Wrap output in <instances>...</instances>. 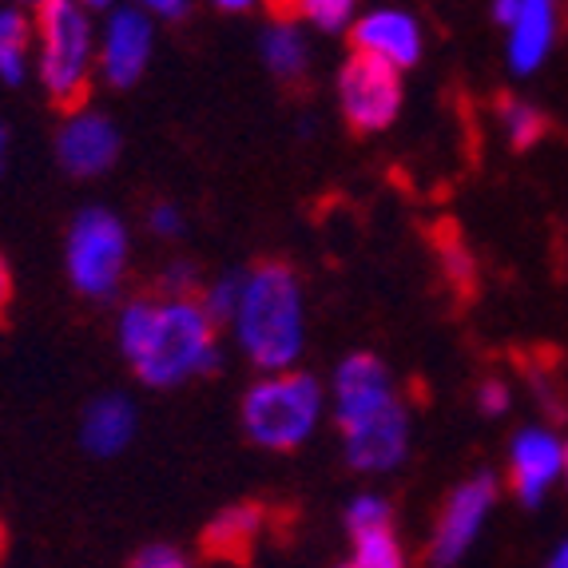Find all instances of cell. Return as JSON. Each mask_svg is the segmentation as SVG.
<instances>
[{
    "instance_id": "cell-11",
    "label": "cell",
    "mask_w": 568,
    "mask_h": 568,
    "mask_svg": "<svg viewBox=\"0 0 568 568\" xmlns=\"http://www.w3.org/2000/svg\"><path fill=\"white\" fill-rule=\"evenodd\" d=\"M57 155L68 175L92 180V175H104L115 163V155H120V135H115L112 120H104V115L77 112V115H68V123L60 128Z\"/></svg>"
},
{
    "instance_id": "cell-28",
    "label": "cell",
    "mask_w": 568,
    "mask_h": 568,
    "mask_svg": "<svg viewBox=\"0 0 568 568\" xmlns=\"http://www.w3.org/2000/svg\"><path fill=\"white\" fill-rule=\"evenodd\" d=\"M12 294H17V278H12V266L0 251V323H9V311H12Z\"/></svg>"
},
{
    "instance_id": "cell-18",
    "label": "cell",
    "mask_w": 568,
    "mask_h": 568,
    "mask_svg": "<svg viewBox=\"0 0 568 568\" xmlns=\"http://www.w3.org/2000/svg\"><path fill=\"white\" fill-rule=\"evenodd\" d=\"M29 32H32V24L24 20V12L0 9V80H4V84H20V80H24Z\"/></svg>"
},
{
    "instance_id": "cell-12",
    "label": "cell",
    "mask_w": 568,
    "mask_h": 568,
    "mask_svg": "<svg viewBox=\"0 0 568 568\" xmlns=\"http://www.w3.org/2000/svg\"><path fill=\"white\" fill-rule=\"evenodd\" d=\"M148 52H152V20L140 9H120L108 20L104 52H100L108 84L132 88L140 80L143 64H148Z\"/></svg>"
},
{
    "instance_id": "cell-29",
    "label": "cell",
    "mask_w": 568,
    "mask_h": 568,
    "mask_svg": "<svg viewBox=\"0 0 568 568\" xmlns=\"http://www.w3.org/2000/svg\"><path fill=\"white\" fill-rule=\"evenodd\" d=\"M266 12H271L275 24H294L303 17V0H266Z\"/></svg>"
},
{
    "instance_id": "cell-9",
    "label": "cell",
    "mask_w": 568,
    "mask_h": 568,
    "mask_svg": "<svg viewBox=\"0 0 568 568\" xmlns=\"http://www.w3.org/2000/svg\"><path fill=\"white\" fill-rule=\"evenodd\" d=\"M266 525H271V505L266 501H239L211 517L207 529L200 537V549L215 565H235L246 568L255 560L258 540H263Z\"/></svg>"
},
{
    "instance_id": "cell-16",
    "label": "cell",
    "mask_w": 568,
    "mask_h": 568,
    "mask_svg": "<svg viewBox=\"0 0 568 568\" xmlns=\"http://www.w3.org/2000/svg\"><path fill=\"white\" fill-rule=\"evenodd\" d=\"M263 57L286 88H298L306 80V40L294 32V24H275L266 32Z\"/></svg>"
},
{
    "instance_id": "cell-15",
    "label": "cell",
    "mask_w": 568,
    "mask_h": 568,
    "mask_svg": "<svg viewBox=\"0 0 568 568\" xmlns=\"http://www.w3.org/2000/svg\"><path fill=\"white\" fill-rule=\"evenodd\" d=\"M132 434H135V409L128 398L108 394V398H95L92 406H88L84 429H80L88 454H95V457L120 454V449L132 442Z\"/></svg>"
},
{
    "instance_id": "cell-27",
    "label": "cell",
    "mask_w": 568,
    "mask_h": 568,
    "mask_svg": "<svg viewBox=\"0 0 568 568\" xmlns=\"http://www.w3.org/2000/svg\"><path fill=\"white\" fill-rule=\"evenodd\" d=\"M148 223H152L155 235H180V211L171 207V203H160V207H152Z\"/></svg>"
},
{
    "instance_id": "cell-20",
    "label": "cell",
    "mask_w": 568,
    "mask_h": 568,
    "mask_svg": "<svg viewBox=\"0 0 568 568\" xmlns=\"http://www.w3.org/2000/svg\"><path fill=\"white\" fill-rule=\"evenodd\" d=\"M437 258H442V271H446V283L462 294H474L477 291V258L465 251L457 239L437 246Z\"/></svg>"
},
{
    "instance_id": "cell-21",
    "label": "cell",
    "mask_w": 568,
    "mask_h": 568,
    "mask_svg": "<svg viewBox=\"0 0 568 568\" xmlns=\"http://www.w3.org/2000/svg\"><path fill=\"white\" fill-rule=\"evenodd\" d=\"M378 525H394V513H389L386 497H374V493L354 497L351 509H346V529L362 532V529H378Z\"/></svg>"
},
{
    "instance_id": "cell-33",
    "label": "cell",
    "mask_w": 568,
    "mask_h": 568,
    "mask_svg": "<svg viewBox=\"0 0 568 568\" xmlns=\"http://www.w3.org/2000/svg\"><path fill=\"white\" fill-rule=\"evenodd\" d=\"M545 568H568V540H560L557 552H552L549 565H545Z\"/></svg>"
},
{
    "instance_id": "cell-35",
    "label": "cell",
    "mask_w": 568,
    "mask_h": 568,
    "mask_svg": "<svg viewBox=\"0 0 568 568\" xmlns=\"http://www.w3.org/2000/svg\"><path fill=\"white\" fill-rule=\"evenodd\" d=\"M77 4H84V9H108L112 0H77Z\"/></svg>"
},
{
    "instance_id": "cell-13",
    "label": "cell",
    "mask_w": 568,
    "mask_h": 568,
    "mask_svg": "<svg viewBox=\"0 0 568 568\" xmlns=\"http://www.w3.org/2000/svg\"><path fill=\"white\" fill-rule=\"evenodd\" d=\"M354 48L382 57L402 72V68H414L422 57V32H417V20L406 12H369L366 20L354 24Z\"/></svg>"
},
{
    "instance_id": "cell-24",
    "label": "cell",
    "mask_w": 568,
    "mask_h": 568,
    "mask_svg": "<svg viewBox=\"0 0 568 568\" xmlns=\"http://www.w3.org/2000/svg\"><path fill=\"white\" fill-rule=\"evenodd\" d=\"M160 294L163 298H203V283H200V271L187 263H175L163 271L160 278Z\"/></svg>"
},
{
    "instance_id": "cell-34",
    "label": "cell",
    "mask_w": 568,
    "mask_h": 568,
    "mask_svg": "<svg viewBox=\"0 0 568 568\" xmlns=\"http://www.w3.org/2000/svg\"><path fill=\"white\" fill-rule=\"evenodd\" d=\"M560 477H565V485H568V442H565V449H560Z\"/></svg>"
},
{
    "instance_id": "cell-25",
    "label": "cell",
    "mask_w": 568,
    "mask_h": 568,
    "mask_svg": "<svg viewBox=\"0 0 568 568\" xmlns=\"http://www.w3.org/2000/svg\"><path fill=\"white\" fill-rule=\"evenodd\" d=\"M128 568H191V560L175 545H143Z\"/></svg>"
},
{
    "instance_id": "cell-1",
    "label": "cell",
    "mask_w": 568,
    "mask_h": 568,
    "mask_svg": "<svg viewBox=\"0 0 568 568\" xmlns=\"http://www.w3.org/2000/svg\"><path fill=\"white\" fill-rule=\"evenodd\" d=\"M215 331L203 298H135L120 318V346L143 386L168 389L219 366Z\"/></svg>"
},
{
    "instance_id": "cell-7",
    "label": "cell",
    "mask_w": 568,
    "mask_h": 568,
    "mask_svg": "<svg viewBox=\"0 0 568 568\" xmlns=\"http://www.w3.org/2000/svg\"><path fill=\"white\" fill-rule=\"evenodd\" d=\"M338 100L342 120L354 135L386 132L402 112V77L398 68L382 57H369L354 48L338 72Z\"/></svg>"
},
{
    "instance_id": "cell-38",
    "label": "cell",
    "mask_w": 568,
    "mask_h": 568,
    "mask_svg": "<svg viewBox=\"0 0 568 568\" xmlns=\"http://www.w3.org/2000/svg\"><path fill=\"white\" fill-rule=\"evenodd\" d=\"M346 568H354V565H346Z\"/></svg>"
},
{
    "instance_id": "cell-30",
    "label": "cell",
    "mask_w": 568,
    "mask_h": 568,
    "mask_svg": "<svg viewBox=\"0 0 568 568\" xmlns=\"http://www.w3.org/2000/svg\"><path fill=\"white\" fill-rule=\"evenodd\" d=\"M143 9H152V12H160V17H168V20H180L183 12L191 9V0H140Z\"/></svg>"
},
{
    "instance_id": "cell-17",
    "label": "cell",
    "mask_w": 568,
    "mask_h": 568,
    "mask_svg": "<svg viewBox=\"0 0 568 568\" xmlns=\"http://www.w3.org/2000/svg\"><path fill=\"white\" fill-rule=\"evenodd\" d=\"M497 115H501V128L509 135L513 152H529V148H537L549 135V115L540 112V108L525 104V100L497 95Z\"/></svg>"
},
{
    "instance_id": "cell-23",
    "label": "cell",
    "mask_w": 568,
    "mask_h": 568,
    "mask_svg": "<svg viewBox=\"0 0 568 568\" xmlns=\"http://www.w3.org/2000/svg\"><path fill=\"white\" fill-rule=\"evenodd\" d=\"M358 0H303V17L323 32H342L351 24Z\"/></svg>"
},
{
    "instance_id": "cell-6",
    "label": "cell",
    "mask_w": 568,
    "mask_h": 568,
    "mask_svg": "<svg viewBox=\"0 0 568 568\" xmlns=\"http://www.w3.org/2000/svg\"><path fill=\"white\" fill-rule=\"evenodd\" d=\"M128 263V231L104 207H88L68 231V278L84 298H112Z\"/></svg>"
},
{
    "instance_id": "cell-5",
    "label": "cell",
    "mask_w": 568,
    "mask_h": 568,
    "mask_svg": "<svg viewBox=\"0 0 568 568\" xmlns=\"http://www.w3.org/2000/svg\"><path fill=\"white\" fill-rule=\"evenodd\" d=\"M323 414V389L311 374L298 369H275L271 378L255 382L243 398V429L263 449H298L318 426Z\"/></svg>"
},
{
    "instance_id": "cell-39",
    "label": "cell",
    "mask_w": 568,
    "mask_h": 568,
    "mask_svg": "<svg viewBox=\"0 0 568 568\" xmlns=\"http://www.w3.org/2000/svg\"><path fill=\"white\" fill-rule=\"evenodd\" d=\"M37 4H40V0H37Z\"/></svg>"
},
{
    "instance_id": "cell-19",
    "label": "cell",
    "mask_w": 568,
    "mask_h": 568,
    "mask_svg": "<svg viewBox=\"0 0 568 568\" xmlns=\"http://www.w3.org/2000/svg\"><path fill=\"white\" fill-rule=\"evenodd\" d=\"M354 537V568H406V552L394 525L351 532Z\"/></svg>"
},
{
    "instance_id": "cell-2",
    "label": "cell",
    "mask_w": 568,
    "mask_h": 568,
    "mask_svg": "<svg viewBox=\"0 0 568 568\" xmlns=\"http://www.w3.org/2000/svg\"><path fill=\"white\" fill-rule=\"evenodd\" d=\"M334 417H338L346 462L362 474H386L406 457L409 417L394 394L389 369L374 354H351L334 374Z\"/></svg>"
},
{
    "instance_id": "cell-32",
    "label": "cell",
    "mask_w": 568,
    "mask_h": 568,
    "mask_svg": "<svg viewBox=\"0 0 568 568\" xmlns=\"http://www.w3.org/2000/svg\"><path fill=\"white\" fill-rule=\"evenodd\" d=\"M215 9L223 12H246V9H255V0H211Z\"/></svg>"
},
{
    "instance_id": "cell-14",
    "label": "cell",
    "mask_w": 568,
    "mask_h": 568,
    "mask_svg": "<svg viewBox=\"0 0 568 568\" xmlns=\"http://www.w3.org/2000/svg\"><path fill=\"white\" fill-rule=\"evenodd\" d=\"M552 32H557V0H525L509 37V64L513 72H532L549 57Z\"/></svg>"
},
{
    "instance_id": "cell-3",
    "label": "cell",
    "mask_w": 568,
    "mask_h": 568,
    "mask_svg": "<svg viewBox=\"0 0 568 568\" xmlns=\"http://www.w3.org/2000/svg\"><path fill=\"white\" fill-rule=\"evenodd\" d=\"M239 346L258 369H291L303 351V283L283 258H266L246 271L235 311Z\"/></svg>"
},
{
    "instance_id": "cell-36",
    "label": "cell",
    "mask_w": 568,
    "mask_h": 568,
    "mask_svg": "<svg viewBox=\"0 0 568 568\" xmlns=\"http://www.w3.org/2000/svg\"><path fill=\"white\" fill-rule=\"evenodd\" d=\"M4 143H9V135H4V123H0V168H4Z\"/></svg>"
},
{
    "instance_id": "cell-26",
    "label": "cell",
    "mask_w": 568,
    "mask_h": 568,
    "mask_svg": "<svg viewBox=\"0 0 568 568\" xmlns=\"http://www.w3.org/2000/svg\"><path fill=\"white\" fill-rule=\"evenodd\" d=\"M477 406H481V414L497 417L509 409V386H505L501 378H485L481 389H477Z\"/></svg>"
},
{
    "instance_id": "cell-22",
    "label": "cell",
    "mask_w": 568,
    "mask_h": 568,
    "mask_svg": "<svg viewBox=\"0 0 568 568\" xmlns=\"http://www.w3.org/2000/svg\"><path fill=\"white\" fill-rule=\"evenodd\" d=\"M243 278L239 271H231L227 278H219L215 286H211L207 294H203V306H207V314L215 318V323H231L239 311V294H243Z\"/></svg>"
},
{
    "instance_id": "cell-4",
    "label": "cell",
    "mask_w": 568,
    "mask_h": 568,
    "mask_svg": "<svg viewBox=\"0 0 568 568\" xmlns=\"http://www.w3.org/2000/svg\"><path fill=\"white\" fill-rule=\"evenodd\" d=\"M40 37V80L48 88L52 108L77 115L92 92V29L77 0H40L37 4Z\"/></svg>"
},
{
    "instance_id": "cell-37",
    "label": "cell",
    "mask_w": 568,
    "mask_h": 568,
    "mask_svg": "<svg viewBox=\"0 0 568 568\" xmlns=\"http://www.w3.org/2000/svg\"><path fill=\"white\" fill-rule=\"evenodd\" d=\"M4 537H9V532H4V525H0V557H4V549H9V545H4Z\"/></svg>"
},
{
    "instance_id": "cell-31",
    "label": "cell",
    "mask_w": 568,
    "mask_h": 568,
    "mask_svg": "<svg viewBox=\"0 0 568 568\" xmlns=\"http://www.w3.org/2000/svg\"><path fill=\"white\" fill-rule=\"evenodd\" d=\"M525 0H493V17L501 20V24H513L517 20V12H521Z\"/></svg>"
},
{
    "instance_id": "cell-8",
    "label": "cell",
    "mask_w": 568,
    "mask_h": 568,
    "mask_svg": "<svg viewBox=\"0 0 568 568\" xmlns=\"http://www.w3.org/2000/svg\"><path fill=\"white\" fill-rule=\"evenodd\" d=\"M493 501H497V481L489 474H474L469 481H462L446 497L442 513H437L434 540H429V560L434 568H454L457 560L469 552V545L481 532L485 517H489Z\"/></svg>"
},
{
    "instance_id": "cell-10",
    "label": "cell",
    "mask_w": 568,
    "mask_h": 568,
    "mask_svg": "<svg viewBox=\"0 0 568 568\" xmlns=\"http://www.w3.org/2000/svg\"><path fill=\"white\" fill-rule=\"evenodd\" d=\"M560 449L557 434L549 429H521L509 446V489L521 505H540L549 485L560 477Z\"/></svg>"
}]
</instances>
